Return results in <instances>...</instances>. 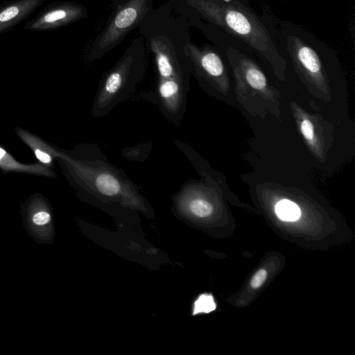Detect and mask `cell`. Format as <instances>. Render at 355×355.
I'll use <instances>...</instances> for the list:
<instances>
[{
  "instance_id": "1",
  "label": "cell",
  "mask_w": 355,
  "mask_h": 355,
  "mask_svg": "<svg viewBox=\"0 0 355 355\" xmlns=\"http://www.w3.org/2000/svg\"><path fill=\"white\" fill-rule=\"evenodd\" d=\"M55 161L67 182L85 198L133 206L144 204L140 187L109 161L97 144L82 143L70 150L57 148Z\"/></svg>"
},
{
  "instance_id": "2",
  "label": "cell",
  "mask_w": 355,
  "mask_h": 355,
  "mask_svg": "<svg viewBox=\"0 0 355 355\" xmlns=\"http://www.w3.org/2000/svg\"><path fill=\"white\" fill-rule=\"evenodd\" d=\"M207 24L218 28L250 46L281 81L286 79V62L265 14H258L250 0H188Z\"/></svg>"
},
{
  "instance_id": "3",
  "label": "cell",
  "mask_w": 355,
  "mask_h": 355,
  "mask_svg": "<svg viewBox=\"0 0 355 355\" xmlns=\"http://www.w3.org/2000/svg\"><path fill=\"white\" fill-rule=\"evenodd\" d=\"M273 31L286 64L315 96L331 99V67L338 64L334 51L315 35L291 21L282 20L268 8L263 11Z\"/></svg>"
},
{
  "instance_id": "4",
  "label": "cell",
  "mask_w": 355,
  "mask_h": 355,
  "mask_svg": "<svg viewBox=\"0 0 355 355\" xmlns=\"http://www.w3.org/2000/svg\"><path fill=\"white\" fill-rule=\"evenodd\" d=\"M205 31L230 67L239 103L251 114L279 116V92L270 85L255 53L246 44L220 29L205 25Z\"/></svg>"
},
{
  "instance_id": "5",
  "label": "cell",
  "mask_w": 355,
  "mask_h": 355,
  "mask_svg": "<svg viewBox=\"0 0 355 355\" xmlns=\"http://www.w3.org/2000/svg\"><path fill=\"white\" fill-rule=\"evenodd\" d=\"M146 67L142 43L135 40L116 64L102 76L91 107L92 116L103 117L129 99L142 80Z\"/></svg>"
},
{
  "instance_id": "6",
  "label": "cell",
  "mask_w": 355,
  "mask_h": 355,
  "mask_svg": "<svg viewBox=\"0 0 355 355\" xmlns=\"http://www.w3.org/2000/svg\"><path fill=\"white\" fill-rule=\"evenodd\" d=\"M183 53L191 73L204 91L211 95H227L230 88L227 61L216 46L187 44Z\"/></svg>"
},
{
  "instance_id": "7",
  "label": "cell",
  "mask_w": 355,
  "mask_h": 355,
  "mask_svg": "<svg viewBox=\"0 0 355 355\" xmlns=\"http://www.w3.org/2000/svg\"><path fill=\"white\" fill-rule=\"evenodd\" d=\"M149 0H129L118 7L103 31L95 39L87 55L94 61L104 55L141 21L148 10Z\"/></svg>"
},
{
  "instance_id": "8",
  "label": "cell",
  "mask_w": 355,
  "mask_h": 355,
  "mask_svg": "<svg viewBox=\"0 0 355 355\" xmlns=\"http://www.w3.org/2000/svg\"><path fill=\"white\" fill-rule=\"evenodd\" d=\"M295 121L311 153L320 162L326 159L333 141L331 124L317 114H312L294 102L291 103Z\"/></svg>"
},
{
  "instance_id": "9",
  "label": "cell",
  "mask_w": 355,
  "mask_h": 355,
  "mask_svg": "<svg viewBox=\"0 0 355 355\" xmlns=\"http://www.w3.org/2000/svg\"><path fill=\"white\" fill-rule=\"evenodd\" d=\"M189 80L157 78L153 102L157 105L163 116L175 125H180L187 110Z\"/></svg>"
},
{
  "instance_id": "10",
  "label": "cell",
  "mask_w": 355,
  "mask_h": 355,
  "mask_svg": "<svg viewBox=\"0 0 355 355\" xmlns=\"http://www.w3.org/2000/svg\"><path fill=\"white\" fill-rule=\"evenodd\" d=\"M86 10L81 5L64 2L46 8L25 26L26 29L46 31L58 28L84 17Z\"/></svg>"
},
{
  "instance_id": "11",
  "label": "cell",
  "mask_w": 355,
  "mask_h": 355,
  "mask_svg": "<svg viewBox=\"0 0 355 355\" xmlns=\"http://www.w3.org/2000/svg\"><path fill=\"white\" fill-rule=\"evenodd\" d=\"M150 49L154 54L158 78H187L191 73L189 63L180 60L174 48L160 37L150 40Z\"/></svg>"
},
{
  "instance_id": "12",
  "label": "cell",
  "mask_w": 355,
  "mask_h": 355,
  "mask_svg": "<svg viewBox=\"0 0 355 355\" xmlns=\"http://www.w3.org/2000/svg\"><path fill=\"white\" fill-rule=\"evenodd\" d=\"M45 0H17L0 7V34L25 19Z\"/></svg>"
},
{
  "instance_id": "13",
  "label": "cell",
  "mask_w": 355,
  "mask_h": 355,
  "mask_svg": "<svg viewBox=\"0 0 355 355\" xmlns=\"http://www.w3.org/2000/svg\"><path fill=\"white\" fill-rule=\"evenodd\" d=\"M15 132L18 137L31 149L40 163L51 168L55 161L57 147L22 128L17 127Z\"/></svg>"
},
{
  "instance_id": "14",
  "label": "cell",
  "mask_w": 355,
  "mask_h": 355,
  "mask_svg": "<svg viewBox=\"0 0 355 355\" xmlns=\"http://www.w3.org/2000/svg\"><path fill=\"white\" fill-rule=\"evenodd\" d=\"M0 168L4 172H15L55 178L56 173L42 164H24L15 159L0 146Z\"/></svg>"
},
{
  "instance_id": "15",
  "label": "cell",
  "mask_w": 355,
  "mask_h": 355,
  "mask_svg": "<svg viewBox=\"0 0 355 355\" xmlns=\"http://www.w3.org/2000/svg\"><path fill=\"white\" fill-rule=\"evenodd\" d=\"M153 148L150 141L139 143L130 147H125L121 150L122 156L128 161L144 162L148 157Z\"/></svg>"
},
{
  "instance_id": "16",
  "label": "cell",
  "mask_w": 355,
  "mask_h": 355,
  "mask_svg": "<svg viewBox=\"0 0 355 355\" xmlns=\"http://www.w3.org/2000/svg\"><path fill=\"white\" fill-rule=\"evenodd\" d=\"M277 217L284 221L293 222L300 218L301 211L293 202L284 199L278 202L275 206Z\"/></svg>"
},
{
  "instance_id": "17",
  "label": "cell",
  "mask_w": 355,
  "mask_h": 355,
  "mask_svg": "<svg viewBox=\"0 0 355 355\" xmlns=\"http://www.w3.org/2000/svg\"><path fill=\"white\" fill-rule=\"evenodd\" d=\"M215 309V304L211 296L201 295L195 303L194 313L200 312L208 313Z\"/></svg>"
},
{
  "instance_id": "18",
  "label": "cell",
  "mask_w": 355,
  "mask_h": 355,
  "mask_svg": "<svg viewBox=\"0 0 355 355\" xmlns=\"http://www.w3.org/2000/svg\"><path fill=\"white\" fill-rule=\"evenodd\" d=\"M32 220L35 225H43L47 224L51 220V216L49 212L40 210L33 214Z\"/></svg>"
},
{
  "instance_id": "19",
  "label": "cell",
  "mask_w": 355,
  "mask_h": 355,
  "mask_svg": "<svg viewBox=\"0 0 355 355\" xmlns=\"http://www.w3.org/2000/svg\"><path fill=\"white\" fill-rule=\"evenodd\" d=\"M267 277V271L264 269L258 270L251 279L250 285L253 288H258L264 283Z\"/></svg>"
},
{
  "instance_id": "20",
  "label": "cell",
  "mask_w": 355,
  "mask_h": 355,
  "mask_svg": "<svg viewBox=\"0 0 355 355\" xmlns=\"http://www.w3.org/2000/svg\"><path fill=\"white\" fill-rule=\"evenodd\" d=\"M119 1V0H113V1H114V2H116V1Z\"/></svg>"
},
{
  "instance_id": "21",
  "label": "cell",
  "mask_w": 355,
  "mask_h": 355,
  "mask_svg": "<svg viewBox=\"0 0 355 355\" xmlns=\"http://www.w3.org/2000/svg\"><path fill=\"white\" fill-rule=\"evenodd\" d=\"M289 1H292V0H289Z\"/></svg>"
}]
</instances>
